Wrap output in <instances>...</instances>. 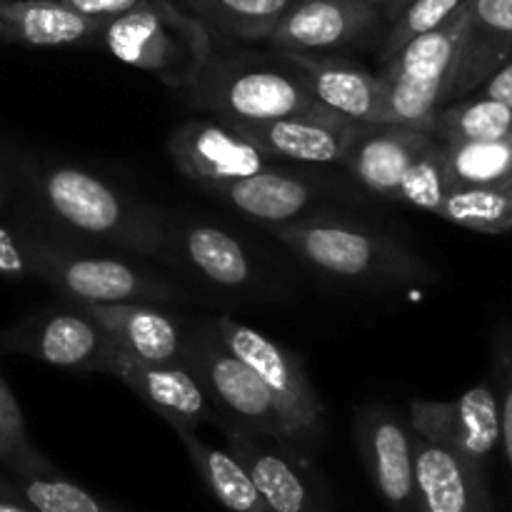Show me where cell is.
<instances>
[{"label": "cell", "mask_w": 512, "mask_h": 512, "mask_svg": "<svg viewBox=\"0 0 512 512\" xmlns=\"http://www.w3.org/2000/svg\"><path fill=\"white\" fill-rule=\"evenodd\" d=\"M280 243L310 268L355 283L395 285L428 278V265L398 245L360 225L335 218H310L280 223Z\"/></svg>", "instance_id": "cell-1"}, {"label": "cell", "mask_w": 512, "mask_h": 512, "mask_svg": "<svg viewBox=\"0 0 512 512\" xmlns=\"http://www.w3.org/2000/svg\"><path fill=\"white\" fill-rule=\"evenodd\" d=\"M40 198L55 218L73 230L145 255L168 253L170 235L163 223L88 170L73 165L45 170Z\"/></svg>", "instance_id": "cell-2"}, {"label": "cell", "mask_w": 512, "mask_h": 512, "mask_svg": "<svg viewBox=\"0 0 512 512\" xmlns=\"http://www.w3.org/2000/svg\"><path fill=\"white\" fill-rule=\"evenodd\" d=\"M110 55L185 88L210 55L208 28L170 0H145L100 30Z\"/></svg>", "instance_id": "cell-3"}, {"label": "cell", "mask_w": 512, "mask_h": 512, "mask_svg": "<svg viewBox=\"0 0 512 512\" xmlns=\"http://www.w3.org/2000/svg\"><path fill=\"white\" fill-rule=\"evenodd\" d=\"M195 103L215 110L228 120H273L293 113L323 110L295 73L275 68H243V65L205 58L198 73L188 80Z\"/></svg>", "instance_id": "cell-4"}, {"label": "cell", "mask_w": 512, "mask_h": 512, "mask_svg": "<svg viewBox=\"0 0 512 512\" xmlns=\"http://www.w3.org/2000/svg\"><path fill=\"white\" fill-rule=\"evenodd\" d=\"M213 333L268 385L288 420L290 443H315L323 435L325 408L300 360L268 335L233 318L215 320Z\"/></svg>", "instance_id": "cell-5"}, {"label": "cell", "mask_w": 512, "mask_h": 512, "mask_svg": "<svg viewBox=\"0 0 512 512\" xmlns=\"http://www.w3.org/2000/svg\"><path fill=\"white\" fill-rule=\"evenodd\" d=\"M33 275L78 303H155L178 298V288L148 270L115 258H83L43 243H28Z\"/></svg>", "instance_id": "cell-6"}, {"label": "cell", "mask_w": 512, "mask_h": 512, "mask_svg": "<svg viewBox=\"0 0 512 512\" xmlns=\"http://www.w3.org/2000/svg\"><path fill=\"white\" fill-rule=\"evenodd\" d=\"M408 425L413 435L443 445L485 470L500 445L498 395L488 383H480L455 400H410Z\"/></svg>", "instance_id": "cell-7"}, {"label": "cell", "mask_w": 512, "mask_h": 512, "mask_svg": "<svg viewBox=\"0 0 512 512\" xmlns=\"http://www.w3.org/2000/svg\"><path fill=\"white\" fill-rule=\"evenodd\" d=\"M188 368L203 375L220 405L233 413L243 428L290 443L288 420L275 395L253 373V368H248L238 355L220 343L218 335H200L195 343H188Z\"/></svg>", "instance_id": "cell-8"}, {"label": "cell", "mask_w": 512, "mask_h": 512, "mask_svg": "<svg viewBox=\"0 0 512 512\" xmlns=\"http://www.w3.org/2000/svg\"><path fill=\"white\" fill-rule=\"evenodd\" d=\"M3 353L25 355L55 368L103 373L110 338L83 310H50L23 318L0 333Z\"/></svg>", "instance_id": "cell-9"}, {"label": "cell", "mask_w": 512, "mask_h": 512, "mask_svg": "<svg viewBox=\"0 0 512 512\" xmlns=\"http://www.w3.org/2000/svg\"><path fill=\"white\" fill-rule=\"evenodd\" d=\"M228 450L240 460L273 512H330L315 478L268 435L243 425L220 423Z\"/></svg>", "instance_id": "cell-10"}, {"label": "cell", "mask_w": 512, "mask_h": 512, "mask_svg": "<svg viewBox=\"0 0 512 512\" xmlns=\"http://www.w3.org/2000/svg\"><path fill=\"white\" fill-rule=\"evenodd\" d=\"M358 448L390 512H415V445L403 415L385 405L358 413Z\"/></svg>", "instance_id": "cell-11"}, {"label": "cell", "mask_w": 512, "mask_h": 512, "mask_svg": "<svg viewBox=\"0 0 512 512\" xmlns=\"http://www.w3.org/2000/svg\"><path fill=\"white\" fill-rule=\"evenodd\" d=\"M245 140L255 145L265 158H288L298 163H343L358 120L343 118L333 110L293 113L273 120H230Z\"/></svg>", "instance_id": "cell-12"}, {"label": "cell", "mask_w": 512, "mask_h": 512, "mask_svg": "<svg viewBox=\"0 0 512 512\" xmlns=\"http://www.w3.org/2000/svg\"><path fill=\"white\" fill-rule=\"evenodd\" d=\"M103 373L115 375L120 383L128 385L170 428L198 430L200 423L213 418L203 385L188 365L145 363L110 340Z\"/></svg>", "instance_id": "cell-13"}, {"label": "cell", "mask_w": 512, "mask_h": 512, "mask_svg": "<svg viewBox=\"0 0 512 512\" xmlns=\"http://www.w3.org/2000/svg\"><path fill=\"white\" fill-rule=\"evenodd\" d=\"M168 153L188 178L213 190L268 168V158L233 125L188 120L168 138Z\"/></svg>", "instance_id": "cell-14"}, {"label": "cell", "mask_w": 512, "mask_h": 512, "mask_svg": "<svg viewBox=\"0 0 512 512\" xmlns=\"http://www.w3.org/2000/svg\"><path fill=\"white\" fill-rule=\"evenodd\" d=\"M378 15L360 0H295L270 33V43L283 53H328L365 38Z\"/></svg>", "instance_id": "cell-15"}, {"label": "cell", "mask_w": 512, "mask_h": 512, "mask_svg": "<svg viewBox=\"0 0 512 512\" xmlns=\"http://www.w3.org/2000/svg\"><path fill=\"white\" fill-rule=\"evenodd\" d=\"M433 138L428 125L358 123L345 148L343 165L370 193L395 200L403 175Z\"/></svg>", "instance_id": "cell-16"}, {"label": "cell", "mask_w": 512, "mask_h": 512, "mask_svg": "<svg viewBox=\"0 0 512 512\" xmlns=\"http://www.w3.org/2000/svg\"><path fill=\"white\" fill-rule=\"evenodd\" d=\"M413 445L415 512H495L485 470L420 435Z\"/></svg>", "instance_id": "cell-17"}, {"label": "cell", "mask_w": 512, "mask_h": 512, "mask_svg": "<svg viewBox=\"0 0 512 512\" xmlns=\"http://www.w3.org/2000/svg\"><path fill=\"white\" fill-rule=\"evenodd\" d=\"M120 350L145 363L188 365V343L178 320L150 303H80Z\"/></svg>", "instance_id": "cell-18"}, {"label": "cell", "mask_w": 512, "mask_h": 512, "mask_svg": "<svg viewBox=\"0 0 512 512\" xmlns=\"http://www.w3.org/2000/svg\"><path fill=\"white\" fill-rule=\"evenodd\" d=\"M298 78L320 105L358 123H378L383 105V80L360 65L330 55L285 53Z\"/></svg>", "instance_id": "cell-19"}, {"label": "cell", "mask_w": 512, "mask_h": 512, "mask_svg": "<svg viewBox=\"0 0 512 512\" xmlns=\"http://www.w3.org/2000/svg\"><path fill=\"white\" fill-rule=\"evenodd\" d=\"M512 55V0H473L448 100L478 90Z\"/></svg>", "instance_id": "cell-20"}, {"label": "cell", "mask_w": 512, "mask_h": 512, "mask_svg": "<svg viewBox=\"0 0 512 512\" xmlns=\"http://www.w3.org/2000/svg\"><path fill=\"white\" fill-rule=\"evenodd\" d=\"M103 23L75 13L60 0H0V38L58 48L100 38Z\"/></svg>", "instance_id": "cell-21"}, {"label": "cell", "mask_w": 512, "mask_h": 512, "mask_svg": "<svg viewBox=\"0 0 512 512\" xmlns=\"http://www.w3.org/2000/svg\"><path fill=\"white\" fill-rule=\"evenodd\" d=\"M468 8L428 33L415 35L393 58H388L380 70L383 80H423V83H445L450 90L455 65H458L460 45L468 28Z\"/></svg>", "instance_id": "cell-22"}, {"label": "cell", "mask_w": 512, "mask_h": 512, "mask_svg": "<svg viewBox=\"0 0 512 512\" xmlns=\"http://www.w3.org/2000/svg\"><path fill=\"white\" fill-rule=\"evenodd\" d=\"M213 193L250 218L265 223H290L313 198V188L305 180L268 168L248 178L218 185Z\"/></svg>", "instance_id": "cell-23"}, {"label": "cell", "mask_w": 512, "mask_h": 512, "mask_svg": "<svg viewBox=\"0 0 512 512\" xmlns=\"http://www.w3.org/2000/svg\"><path fill=\"white\" fill-rule=\"evenodd\" d=\"M183 448L188 450L195 470L200 473L203 483L215 495L220 505L230 512H273L263 500L260 490L255 488L248 470L240 465L230 450L210 448L208 443L195 435L190 428H173Z\"/></svg>", "instance_id": "cell-24"}, {"label": "cell", "mask_w": 512, "mask_h": 512, "mask_svg": "<svg viewBox=\"0 0 512 512\" xmlns=\"http://www.w3.org/2000/svg\"><path fill=\"white\" fill-rule=\"evenodd\" d=\"M175 8L235 38H270L295 0H170Z\"/></svg>", "instance_id": "cell-25"}, {"label": "cell", "mask_w": 512, "mask_h": 512, "mask_svg": "<svg viewBox=\"0 0 512 512\" xmlns=\"http://www.w3.org/2000/svg\"><path fill=\"white\" fill-rule=\"evenodd\" d=\"M450 188L503 185L512 175V135L495 140H440Z\"/></svg>", "instance_id": "cell-26"}, {"label": "cell", "mask_w": 512, "mask_h": 512, "mask_svg": "<svg viewBox=\"0 0 512 512\" xmlns=\"http://www.w3.org/2000/svg\"><path fill=\"white\" fill-rule=\"evenodd\" d=\"M183 253L205 278L223 288H240L253 278V265L240 240L215 225L185 228Z\"/></svg>", "instance_id": "cell-27"}, {"label": "cell", "mask_w": 512, "mask_h": 512, "mask_svg": "<svg viewBox=\"0 0 512 512\" xmlns=\"http://www.w3.org/2000/svg\"><path fill=\"white\" fill-rule=\"evenodd\" d=\"M435 215L465 230L500 235L512 230V195L500 185L450 188Z\"/></svg>", "instance_id": "cell-28"}, {"label": "cell", "mask_w": 512, "mask_h": 512, "mask_svg": "<svg viewBox=\"0 0 512 512\" xmlns=\"http://www.w3.org/2000/svg\"><path fill=\"white\" fill-rule=\"evenodd\" d=\"M433 135L443 143L508 138L512 135V108L488 95L460 98L435 113Z\"/></svg>", "instance_id": "cell-29"}, {"label": "cell", "mask_w": 512, "mask_h": 512, "mask_svg": "<svg viewBox=\"0 0 512 512\" xmlns=\"http://www.w3.org/2000/svg\"><path fill=\"white\" fill-rule=\"evenodd\" d=\"M383 80V78H380ZM448 103V85L423 80H383V105L378 123L428 125Z\"/></svg>", "instance_id": "cell-30"}, {"label": "cell", "mask_w": 512, "mask_h": 512, "mask_svg": "<svg viewBox=\"0 0 512 512\" xmlns=\"http://www.w3.org/2000/svg\"><path fill=\"white\" fill-rule=\"evenodd\" d=\"M15 483H18L15 488H18L20 498L35 512H108L88 490L70 483L58 470L20 475V478H15Z\"/></svg>", "instance_id": "cell-31"}, {"label": "cell", "mask_w": 512, "mask_h": 512, "mask_svg": "<svg viewBox=\"0 0 512 512\" xmlns=\"http://www.w3.org/2000/svg\"><path fill=\"white\" fill-rule=\"evenodd\" d=\"M448 190L450 185L448 178H445L443 158H440V140L433 138L420 150V155L413 160L408 173L403 175L395 200L435 213Z\"/></svg>", "instance_id": "cell-32"}, {"label": "cell", "mask_w": 512, "mask_h": 512, "mask_svg": "<svg viewBox=\"0 0 512 512\" xmlns=\"http://www.w3.org/2000/svg\"><path fill=\"white\" fill-rule=\"evenodd\" d=\"M473 0H410L398 15H395L393 25H390L388 35H385L383 50H380V60H388L403 48L408 40L415 35L428 33V30L438 28V25L448 23L453 15L468 8Z\"/></svg>", "instance_id": "cell-33"}, {"label": "cell", "mask_w": 512, "mask_h": 512, "mask_svg": "<svg viewBox=\"0 0 512 512\" xmlns=\"http://www.w3.org/2000/svg\"><path fill=\"white\" fill-rule=\"evenodd\" d=\"M0 440H3L5 450H8V470L13 473V478L55 470L30 443L18 400L10 393L3 378H0Z\"/></svg>", "instance_id": "cell-34"}, {"label": "cell", "mask_w": 512, "mask_h": 512, "mask_svg": "<svg viewBox=\"0 0 512 512\" xmlns=\"http://www.w3.org/2000/svg\"><path fill=\"white\" fill-rule=\"evenodd\" d=\"M493 375L500 410V443L512 470V325L500 323L493 333Z\"/></svg>", "instance_id": "cell-35"}, {"label": "cell", "mask_w": 512, "mask_h": 512, "mask_svg": "<svg viewBox=\"0 0 512 512\" xmlns=\"http://www.w3.org/2000/svg\"><path fill=\"white\" fill-rule=\"evenodd\" d=\"M0 275L10 280H20L33 275L28 258V243L20 240L13 230L0 223Z\"/></svg>", "instance_id": "cell-36"}, {"label": "cell", "mask_w": 512, "mask_h": 512, "mask_svg": "<svg viewBox=\"0 0 512 512\" xmlns=\"http://www.w3.org/2000/svg\"><path fill=\"white\" fill-rule=\"evenodd\" d=\"M63 5L73 8L75 13L85 15V18H93L98 23H108V20L118 18V15L128 13V10L138 8L145 0H60Z\"/></svg>", "instance_id": "cell-37"}, {"label": "cell", "mask_w": 512, "mask_h": 512, "mask_svg": "<svg viewBox=\"0 0 512 512\" xmlns=\"http://www.w3.org/2000/svg\"><path fill=\"white\" fill-rule=\"evenodd\" d=\"M480 95H488V98L500 100L512 108V55L480 85Z\"/></svg>", "instance_id": "cell-38"}, {"label": "cell", "mask_w": 512, "mask_h": 512, "mask_svg": "<svg viewBox=\"0 0 512 512\" xmlns=\"http://www.w3.org/2000/svg\"><path fill=\"white\" fill-rule=\"evenodd\" d=\"M0 512H35V510L20 498L18 488H15V493H0Z\"/></svg>", "instance_id": "cell-39"}, {"label": "cell", "mask_w": 512, "mask_h": 512, "mask_svg": "<svg viewBox=\"0 0 512 512\" xmlns=\"http://www.w3.org/2000/svg\"><path fill=\"white\" fill-rule=\"evenodd\" d=\"M360 3L370 5V8H375L380 13V10H388V13L398 15L400 10L405 8V5L410 3V0H360Z\"/></svg>", "instance_id": "cell-40"}, {"label": "cell", "mask_w": 512, "mask_h": 512, "mask_svg": "<svg viewBox=\"0 0 512 512\" xmlns=\"http://www.w3.org/2000/svg\"><path fill=\"white\" fill-rule=\"evenodd\" d=\"M0 463H3L5 468H8V463H10V458H8V450H5L3 440H0Z\"/></svg>", "instance_id": "cell-41"}, {"label": "cell", "mask_w": 512, "mask_h": 512, "mask_svg": "<svg viewBox=\"0 0 512 512\" xmlns=\"http://www.w3.org/2000/svg\"><path fill=\"white\" fill-rule=\"evenodd\" d=\"M0 493H15V488H13V485H8V483H3V480H0Z\"/></svg>", "instance_id": "cell-42"}, {"label": "cell", "mask_w": 512, "mask_h": 512, "mask_svg": "<svg viewBox=\"0 0 512 512\" xmlns=\"http://www.w3.org/2000/svg\"><path fill=\"white\" fill-rule=\"evenodd\" d=\"M3 200H5V178L0 175V205H3Z\"/></svg>", "instance_id": "cell-43"}, {"label": "cell", "mask_w": 512, "mask_h": 512, "mask_svg": "<svg viewBox=\"0 0 512 512\" xmlns=\"http://www.w3.org/2000/svg\"><path fill=\"white\" fill-rule=\"evenodd\" d=\"M500 188H503V190H505V193H510V195H512V175H510V178H508V180H505V183H503V185H500Z\"/></svg>", "instance_id": "cell-44"}, {"label": "cell", "mask_w": 512, "mask_h": 512, "mask_svg": "<svg viewBox=\"0 0 512 512\" xmlns=\"http://www.w3.org/2000/svg\"><path fill=\"white\" fill-rule=\"evenodd\" d=\"M105 510H108V512H120V510H115V508H108V505H105Z\"/></svg>", "instance_id": "cell-45"}]
</instances>
